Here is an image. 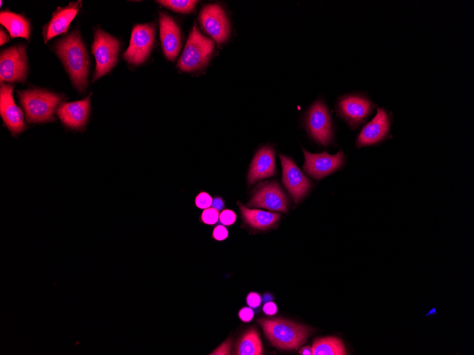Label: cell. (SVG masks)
I'll return each instance as SVG.
<instances>
[{
  "label": "cell",
  "mask_w": 474,
  "mask_h": 355,
  "mask_svg": "<svg viewBox=\"0 0 474 355\" xmlns=\"http://www.w3.org/2000/svg\"><path fill=\"white\" fill-rule=\"evenodd\" d=\"M91 96L92 93L82 100L62 103L58 106L56 113L66 127L80 130L86 125L90 113Z\"/></svg>",
  "instance_id": "5bb4252c"
},
{
  "label": "cell",
  "mask_w": 474,
  "mask_h": 355,
  "mask_svg": "<svg viewBox=\"0 0 474 355\" xmlns=\"http://www.w3.org/2000/svg\"><path fill=\"white\" fill-rule=\"evenodd\" d=\"M202 28L217 43L226 41L230 34L228 18L223 9L218 4L204 6L199 14Z\"/></svg>",
  "instance_id": "ba28073f"
},
{
  "label": "cell",
  "mask_w": 474,
  "mask_h": 355,
  "mask_svg": "<svg viewBox=\"0 0 474 355\" xmlns=\"http://www.w3.org/2000/svg\"><path fill=\"white\" fill-rule=\"evenodd\" d=\"M282 168V181L295 203H299L312 187V181L301 171L294 161L280 155Z\"/></svg>",
  "instance_id": "7c38bea8"
},
{
  "label": "cell",
  "mask_w": 474,
  "mask_h": 355,
  "mask_svg": "<svg viewBox=\"0 0 474 355\" xmlns=\"http://www.w3.org/2000/svg\"><path fill=\"white\" fill-rule=\"evenodd\" d=\"M55 50L79 93L85 92L89 70V58L77 30L57 40Z\"/></svg>",
  "instance_id": "6da1fadb"
},
{
  "label": "cell",
  "mask_w": 474,
  "mask_h": 355,
  "mask_svg": "<svg viewBox=\"0 0 474 355\" xmlns=\"http://www.w3.org/2000/svg\"><path fill=\"white\" fill-rule=\"evenodd\" d=\"M155 28L153 23L134 26L131 40L123 57L130 64L138 65L148 57L154 44Z\"/></svg>",
  "instance_id": "52a82bcc"
},
{
  "label": "cell",
  "mask_w": 474,
  "mask_h": 355,
  "mask_svg": "<svg viewBox=\"0 0 474 355\" xmlns=\"http://www.w3.org/2000/svg\"><path fill=\"white\" fill-rule=\"evenodd\" d=\"M299 353L301 355H312V347L309 346H304L299 350Z\"/></svg>",
  "instance_id": "e575fe53"
},
{
  "label": "cell",
  "mask_w": 474,
  "mask_h": 355,
  "mask_svg": "<svg viewBox=\"0 0 474 355\" xmlns=\"http://www.w3.org/2000/svg\"><path fill=\"white\" fill-rule=\"evenodd\" d=\"M119 41L101 29L96 30L92 52L96 60L95 72L92 81L106 74L116 64Z\"/></svg>",
  "instance_id": "5b68a950"
},
{
  "label": "cell",
  "mask_w": 474,
  "mask_h": 355,
  "mask_svg": "<svg viewBox=\"0 0 474 355\" xmlns=\"http://www.w3.org/2000/svg\"><path fill=\"white\" fill-rule=\"evenodd\" d=\"M338 107L341 113L346 120L352 125H356L369 115L373 106L368 100L363 97L349 96L340 101Z\"/></svg>",
  "instance_id": "d6986e66"
},
{
  "label": "cell",
  "mask_w": 474,
  "mask_h": 355,
  "mask_svg": "<svg viewBox=\"0 0 474 355\" xmlns=\"http://www.w3.org/2000/svg\"><path fill=\"white\" fill-rule=\"evenodd\" d=\"M228 237V231L223 225L216 226L213 231V237L219 241L225 240Z\"/></svg>",
  "instance_id": "f1b7e54d"
},
{
  "label": "cell",
  "mask_w": 474,
  "mask_h": 355,
  "mask_svg": "<svg viewBox=\"0 0 474 355\" xmlns=\"http://www.w3.org/2000/svg\"><path fill=\"white\" fill-rule=\"evenodd\" d=\"M272 299V296L270 295L266 294L263 297V301L265 303L269 302L270 300Z\"/></svg>",
  "instance_id": "d590c367"
},
{
  "label": "cell",
  "mask_w": 474,
  "mask_h": 355,
  "mask_svg": "<svg viewBox=\"0 0 474 355\" xmlns=\"http://www.w3.org/2000/svg\"><path fill=\"white\" fill-rule=\"evenodd\" d=\"M202 220L207 225L215 224L219 218V213L217 210L214 208H206L202 214Z\"/></svg>",
  "instance_id": "d4e9b609"
},
{
  "label": "cell",
  "mask_w": 474,
  "mask_h": 355,
  "mask_svg": "<svg viewBox=\"0 0 474 355\" xmlns=\"http://www.w3.org/2000/svg\"><path fill=\"white\" fill-rule=\"evenodd\" d=\"M390 129V119L386 111L380 108L375 118L361 130L358 137V147L375 144L381 141Z\"/></svg>",
  "instance_id": "ac0fdd59"
},
{
  "label": "cell",
  "mask_w": 474,
  "mask_h": 355,
  "mask_svg": "<svg viewBox=\"0 0 474 355\" xmlns=\"http://www.w3.org/2000/svg\"><path fill=\"white\" fill-rule=\"evenodd\" d=\"M212 201L209 194L206 192H202L196 197L195 204L199 208L206 209L211 206Z\"/></svg>",
  "instance_id": "484cf974"
},
{
  "label": "cell",
  "mask_w": 474,
  "mask_h": 355,
  "mask_svg": "<svg viewBox=\"0 0 474 355\" xmlns=\"http://www.w3.org/2000/svg\"><path fill=\"white\" fill-rule=\"evenodd\" d=\"M229 349L230 343L227 341L211 354H228L230 352Z\"/></svg>",
  "instance_id": "1f68e13d"
},
{
  "label": "cell",
  "mask_w": 474,
  "mask_h": 355,
  "mask_svg": "<svg viewBox=\"0 0 474 355\" xmlns=\"http://www.w3.org/2000/svg\"><path fill=\"white\" fill-rule=\"evenodd\" d=\"M240 319L244 322L251 321L254 316L253 310L250 308H243L238 312Z\"/></svg>",
  "instance_id": "f546056e"
},
{
  "label": "cell",
  "mask_w": 474,
  "mask_h": 355,
  "mask_svg": "<svg viewBox=\"0 0 474 355\" xmlns=\"http://www.w3.org/2000/svg\"><path fill=\"white\" fill-rule=\"evenodd\" d=\"M211 205H212L214 208H215L216 210H217L219 211V210H221L223 209V208L224 206V201H223L222 198H221L219 197H216L212 201V204Z\"/></svg>",
  "instance_id": "d6a6232c"
},
{
  "label": "cell",
  "mask_w": 474,
  "mask_h": 355,
  "mask_svg": "<svg viewBox=\"0 0 474 355\" xmlns=\"http://www.w3.org/2000/svg\"><path fill=\"white\" fill-rule=\"evenodd\" d=\"M0 23L9 30L11 38H23L29 40L31 24L23 15L9 10L2 11L0 13Z\"/></svg>",
  "instance_id": "44dd1931"
},
{
  "label": "cell",
  "mask_w": 474,
  "mask_h": 355,
  "mask_svg": "<svg viewBox=\"0 0 474 355\" xmlns=\"http://www.w3.org/2000/svg\"><path fill=\"white\" fill-rule=\"evenodd\" d=\"M81 6V1H77L65 7L57 9L53 13L50 21L43 27L44 42L47 43L55 36L66 33Z\"/></svg>",
  "instance_id": "2e32d148"
},
{
  "label": "cell",
  "mask_w": 474,
  "mask_h": 355,
  "mask_svg": "<svg viewBox=\"0 0 474 355\" xmlns=\"http://www.w3.org/2000/svg\"><path fill=\"white\" fill-rule=\"evenodd\" d=\"M263 310L268 315H273L277 312V308L274 303L269 301L263 305Z\"/></svg>",
  "instance_id": "4dcf8cb0"
},
{
  "label": "cell",
  "mask_w": 474,
  "mask_h": 355,
  "mask_svg": "<svg viewBox=\"0 0 474 355\" xmlns=\"http://www.w3.org/2000/svg\"><path fill=\"white\" fill-rule=\"evenodd\" d=\"M214 49V41L203 35L194 24L177 62V67L187 72L198 70L207 64Z\"/></svg>",
  "instance_id": "277c9868"
},
{
  "label": "cell",
  "mask_w": 474,
  "mask_h": 355,
  "mask_svg": "<svg viewBox=\"0 0 474 355\" xmlns=\"http://www.w3.org/2000/svg\"><path fill=\"white\" fill-rule=\"evenodd\" d=\"M236 354L259 355L263 354L261 340L255 328L248 329L236 344Z\"/></svg>",
  "instance_id": "7402d4cb"
},
{
  "label": "cell",
  "mask_w": 474,
  "mask_h": 355,
  "mask_svg": "<svg viewBox=\"0 0 474 355\" xmlns=\"http://www.w3.org/2000/svg\"><path fill=\"white\" fill-rule=\"evenodd\" d=\"M307 126L312 137L319 143L327 145L332 138L330 115L325 104L316 101L307 115Z\"/></svg>",
  "instance_id": "4fadbf2b"
},
{
  "label": "cell",
  "mask_w": 474,
  "mask_h": 355,
  "mask_svg": "<svg viewBox=\"0 0 474 355\" xmlns=\"http://www.w3.org/2000/svg\"><path fill=\"white\" fill-rule=\"evenodd\" d=\"M17 93L19 102L25 111L27 123H38L56 120L54 111L64 100L62 94L40 89L18 91Z\"/></svg>",
  "instance_id": "7a4b0ae2"
},
{
  "label": "cell",
  "mask_w": 474,
  "mask_h": 355,
  "mask_svg": "<svg viewBox=\"0 0 474 355\" xmlns=\"http://www.w3.org/2000/svg\"><path fill=\"white\" fill-rule=\"evenodd\" d=\"M13 90V85L1 84L0 114L4 125L9 129L12 135H16L27 129L28 126L23 122L22 110L14 102Z\"/></svg>",
  "instance_id": "9c48e42d"
},
{
  "label": "cell",
  "mask_w": 474,
  "mask_h": 355,
  "mask_svg": "<svg viewBox=\"0 0 474 355\" xmlns=\"http://www.w3.org/2000/svg\"><path fill=\"white\" fill-rule=\"evenodd\" d=\"M271 344L283 350L297 349L311 332L310 328L282 318L258 319Z\"/></svg>",
  "instance_id": "3957f363"
},
{
  "label": "cell",
  "mask_w": 474,
  "mask_h": 355,
  "mask_svg": "<svg viewBox=\"0 0 474 355\" xmlns=\"http://www.w3.org/2000/svg\"><path fill=\"white\" fill-rule=\"evenodd\" d=\"M248 205L287 213L289 198L277 182H268L258 186Z\"/></svg>",
  "instance_id": "30bf717a"
},
{
  "label": "cell",
  "mask_w": 474,
  "mask_h": 355,
  "mask_svg": "<svg viewBox=\"0 0 474 355\" xmlns=\"http://www.w3.org/2000/svg\"><path fill=\"white\" fill-rule=\"evenodd\" d=\"M236 215L233 210H224L219 215L220 222L225 225H231L234 223Z\"/></svg>",
  "instance_id": "4316f807"
},
{
  "label": "cell",
  "mask_w": 474,
  "mask_h": 355,
  "mask_svg": "<svg viewBox=\"0 0 474 355\" xmlns=\"http://www.w3.org/2000/svg\"><path fill=\"white\" fill-rule=\"evenodd\" d=\"M0 45H2L8 43L10 40V38L6 34V33L2 29H0Z\"/></svg>",
  "instance_id": "836d02e7"
},
{
  "label": "cell",
  "mask_w": 474,
  "mask_h": 355,
  "mask_svg": "<svg viewBox=\"0 0 474 355\" xmlns=\"http://www.w3.org/2000/svg\"><path fill=\"white\" fill-rule=\"evenodd\" d=\"M276 174L274 150L265 146L253 157L248 174V184H253L261 179L272 176Z\"/></svg>",
  "instance_id": "e0dca14e"
},
{
  "label": "cell",
  "mask_w": 474,
  "mask_h": 355,
  "mask_svg": "<svg viewBox=\"0 0 474 355\" xmlns=\"http://www.w3.org/2000/svg\"><path fill=\"white\" fill-rule=\"evenodd\" d=\"M28 73L26 47L18 45L1 51L0 55V81L24 83Z\"/></svg>",
  "instance_id": "8992f818"
},
{
  "label": "cell",
  "mask_w": 474,
  "mask_h": 355,
  "mask_svg": "<svg viewBox=\"0 0 474 355\" xmlns=\"http://www.w3.org/2000/svg\"><path fill=\"white\" fill-rule=\"evenodd\" d=\"M157 2L176 12L187 13L194 9L198 1L193 0H160Z\"/></svg>",
  "instance_id": "cb8c5ba5"
},
{
  "label": "cell",
  "mask_w": 474,
  "mask_h": 355,
  "mask_svg": "<svg viewBox=\"0 0 474 355\" xmlns=\"http://www.w3.org/2000/svg\"><path fill=\"white\" fill-rule=\"evenodd\" d=\"M160 38L165 56L175 60L182 47L181 33L177 24L165 13H160Z\"/></svg>",
  "instance_id": "9a60e30c"
},
{
  "label": "cell",
  "mask_w": 474,
  "mask_h": 355,
  "mask_svg": "<svg viewBox=\"0 0 474 355\" xmlns=\"http://www.w3.org/2000/svg\"><path fill=\"white\" fill-rule=\"evenodd\" d=\"M304 164L303 170L312 177L320 179L337 170L343 163L344 156L342 151L336 154H329L326 152L313 154L303 150Z\"/></svg>",
  "instance_id": "8fae6325"
},
{
  "label": "cell",
  "mask_w": 474,
  "mask_h": 355,
  "mask_svg": "<svg viewBox=\"0 0 474 355\" xmlns=\"http://www.w3.org/2000/svg\"><path fill=\"white\" fill-rule=\"evenodd\" d=\"M246 302L250 308H255L260 305L261 298L257 293L251 292L247 295Z\"/></svg>",
  "instance_id": "83f0119b"
},
{
  "label": "cell",
  "mask_w": 474,
  "mask_h": 355,
  "mask_svg": "<svg viewBox=\"0 0 474 355\" xmlns=\"http://www.w3.org/2000/svg\"><path fill=\"white\" fill-rule=\"evenodd\" d=\"M244 222L250 227L257 230H268L279 220L278 213L250 209L238 203Z\"/></svg>",
  "instance_id": "ffe728a7"
},
{
  "label": "cell",
  "mask_w": 474,
  "mask_h": 355,
  "mask_svg": "<svg viewBox=\"0 0 474 355\" xmlns=\"http://www.w3.org/2000/svg\"><path fill=\"white\" fill-rule=\"evenodd\" d=\"M312 355H344L346 354L342 341L335 337H326L314 340L312 346Z\"/></svg>",
  "instance_id": "603a6c76"
}]
</instances>
